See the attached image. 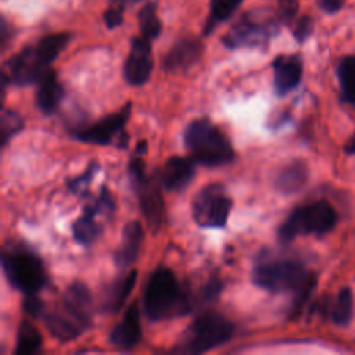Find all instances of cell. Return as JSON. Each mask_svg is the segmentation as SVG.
<instances>
[{"label": "cell", "instance_id": "obj_1", "mask_svg": "<svg viewBox=\"0 0 355 355\" xmlns=\"http://www.w3.org/2000/svg\"><path fill=\"white\" fill-rule=\"evenodd\" d=\"M143 309L153 322L187 315L191 301L175 273L165 266L157 268L143 291Z\"/></svg>", "mask_w": 355, "mask_h": 355}, {"label": "cell", "instance_id": "obj_2", "mask_svg": "<svg viewBox=\"0 0 355 355\" xmlns=\"http://www.w3.org/2000/svg\"><path fill=\"white\" fill-rule=\"evenodd\" d=\"M183 137L191 158L204 166H222L234 158L229 137L208 119L190 122Z\"/></svg>", "mask_w": 355, "mask_h": 355}, {"label": "cell", "instance_id": "obj_3", "mask_svg": "<svg viewBox=\"0 0 355 355\" xmlns=\"http://www.w3.org/2000/svg\"><path fill=\"white\" fill-rule=\"evenodd\" d=\"M315 277L302 262L284 257H259L252 270L254 283L270 293L297 294Z\"/></svg>", "mask_w": 355, "mask_h": 355}, {"label": "cell", "instance_id": "obj_4", "mask_svg": "<svg viewBox=\"0 0 355 355\" xmlns=\"http://www.w3.org/2000/svg\"><path fill=\"white\" fill-rule=\"evenodd\" d=\"M337 223L334 208L324 200L313 201L297 207L277 229L282 243H290L298 236L329 233Z\"/></svg>", "mask_w": 355, "mask_h": 355}, {"label": "cell", "instance_id": "obj_5", "mask_svg": "<svg viewBox=\"0 0 355 355\" xmlns=\"http://www.w3.org/2000/svg\"><path fill=\"white\" fill-rule=\"evenodd\" d=\"M234 327L230 320L216 312L200 315L184 331L175 351L187 354H201L227 343Z\"/></svg>", "mask_w": 355, "mask_h": 355}, {"label": "cell", "instance_id": "obj_6", "mask_svg": "<svg viewBox=\"0 0 355 355\" xmlns=\"http://www.w3.org/2000/svg\"><path fill=\"white\" fill-rule=\"evenodd\" d=\"M1 265L8 283L26 294H36L47 282L42 259L26 248L11 247L4 250Z\"/></svg>", "mask_w": 355, "mask_h": 355}, {"label": "cell", "instance_id": "obj_7", "mask_svg": "<svg viewBox=\"0 0 355 355\" xmlns=\"http://www.w3.org/2000/svg\"><path fill=\"white\" fill-rule=\"evenodd\" d=\"M279 22L270 10H251L241 15L222 42L229 49L265 46L279 32Z\"/></svg>", "mask_w": 355, "mask_h": 355}, {"label": "cell", "instance_id": "obj_8", "mask_svg": "<svg viewBox=\"0 0 355 355\" xmlns=\"http://www.w3.org/2000/svg\"><path fill=\"white\" fill-rule=\"evenodd\" d=\"M232 204V198L226 194L223 186L208 184L193 200V219L200 227L222 229L226 226Z\"/></svg>", "mask_w": 355, "mask_h": 355}, {"label": "cell", "instance_id": "obj_9", "mask_svg": "<svg viewBox=\"0 0 355 355\" xmlns=\"http://www.w3.org/2000/svg\"><path fill=\"white\" fill-rule=\"evenodd\" d=\"M49 69V64L42 58L36 46H28L6 62L3 72L8 76L10 83L28 86L39 82Z\"/></svg>", "mask_w": 355, "mask_h": 355}, {"label": "cell", "instance_id": "obj_10", "mask_svg": "<svg viewBox=\"0 0 355 355\" xmlns=\"http://www.w3.org/2000/svg\"><path fill=\"white\" fill-rule=\"evenodd\" d=\"M130 112L132 103H126L118 112L107 115L92 125L73 129L72 136L85 143L107 146L115 136H121L123 133V128L130 116Z\"/></svg>", "mask_w": 355, "mask_h": 355}, {"label": "cell", "instance_id": "obj_11", "mask_svg": "<svg viewBox=\"0 0 355 355\" xmlns=\"http://www.w3.org/2000/svg\"><path fill=\"white\" fill-rule=\"evenodd\" d=\"M115 208V202L108 193L105 187H103L98 198L94 201V204L87 205L83 211V214L75 220L72 230H73V237L78 243L82 245H89L92 244L98 234L101 233V225L97 222L96 216L108 212L111 214Z\"/></svg>", "mask_w": 355, "mask_h": 355}, {"label": "cell", "instance_id": "obj_12", "mask_svg": "<svg viewBox=\"0 0 355 355\" xmlns=\"http://www.w3.org/2000/svg\"><path fill=\"white\" fill-rule=\"evenodd\" d=\"M161 186L162 184L159 175H153L148 176L143 184L135 189V191L139 196L140 209L144 216V220L153 233H157L161 229L165 215V204L161 193Z\"/></svg>", "mask_w": 355, "mask_h": 355}, {"label": "cell", "instance_id": "obj_13", "mask_svg": "<svg viewBox=\"0 0 355 355\" xmlns=\"http://www.w3.org/2000/svg\"><path fill=\"white\" fill-rule=\"evenodd\" d=\"M153 71L151 44L146 37H133L130 42V51L123 64V76L128 83L133 86L144 85Z\"/></svg>", "mask_w": 355, "mask_h": 355}, {"label": "cell", "instance_id": "obj_14", "mask_svg": "<svg viewBox=\"0 0 355 355\" xmlns=\"http://www.w3.org/2000/svg\"><path fill=\"white\" fill-rule=\"evenodd\" d=\"M202 49V43L198 39H182L165 54L162 60V68L166 72L186 71L200 61Z\"/></svg>", "mask_w": 355, "mask_h": 355}, {"label": "cell", "instance_id": "obj_15", "mask_svg": "<svg viewBox=\"0 0 355 355\" xmlns=\"http://www.w3.org/2000/svg\"><path fill=\"white\" fill-rule=\"evenodd\" d=\"M273 85L276 94L286 96L294 90L302 78V60L297 54L279 55L273 61Z\"/></svg>", "mask_w": 355, "mask_h": 355}, {"label": "cell", "instance_id": "obj_16", "mask_svg": "<svg viewBox=\"0 0 355 355\" xmlns=\"http://www.w3.org/2000/svg\"><path fill=\"white\" fill-rule=\"evenodd\" d=\"M111 343L122 349H132L141 340V323L137 301H133L122 320L110 333Z\"/></svg>", "mask_w": 355, "mask_h": 355}, {"label": "cell", "instance_id": "obj_17", "mask_svg": "<svg viewBox=\"0 0 355 355\" xmlns=\"http://www.w3.org/2000/svg\"><path fill=\"white\" fill-rule=\"evenodd\" d=\"M194 162L186 157H171L166 159L161 173V184L168 191H182L194 176Z\"/></svg>", "mask_w": 355, "mask_h": 355}, {"label": "cell", "instance_id": "obj_18", "mask_svg": "<svg viewBox=\"0 0 355 355\" xmlns=\"http://www.w3.org/2000/svg\"><path fill=\"white\" fill-rule=\"evenodd\" d=\"M144 237L143 226L139 222H128L122 229L121 245L115 252V263L121 269H126L137 259L140 245Z\"/></svg>", "mask_w": 355, "mask_h": 355}, {"label": "cell", "instance_id": "obj_19", "mask_svg": "<svg viewBox=\"0 0 355 355\" xmlns=\"http://www.w3.org/2000/svg\"><path fill=\"white\" fill-rule=\"evenodd\" d=\"M37 83L39 89L36 92V105L44 115H51L57 111L62 101L64 87L53 69H49Z\"/></svg>", "mask_w": 355, "mask_h": 355}, {"label": "cell", "instance_id": "obj_20", "mask_svg": "<svg viewBox=\"0 0 355 355\" xmlns=\"http://www.w3.org/2000/svg\"><path fill=\"white\" fill-rule=\"evenodd\" d=\"M61 304L89 326L92 320V297L89 288L83 283L76 282L71 284L67 288Z\"/></svg>", "mask_w": 355, "mask_h": 355}, {"label": "cell", "instance_id": "obj_21", "mask_svg": "<svg viewBox=\"0 0 355 355\" xmlns=\"http://www.w3.org/2000/svg\"><path fill=\"white\" fill-rule=\"evenodd\" d=\"M308 182V166L302 161H294L284 166L275 178V189L282 194H294Z\"/></svg>", "mask_w": 355, "mask_h": 355}, {"label": "cell", "instance_id": "obj_22", "mask_svg": "<svg viewBox=\"0 0 355 355\" xmlns=\"http://www.w3.org/2000/svg\"><path fill=\"white\" fill-rule=\"evenodd\" d=\"M42 318L51 336L60 341L73 340L85 330L76 322L69 319L58 306L53 308L51 311H44Z\"/></svg>", "mask_w": 355, "mask_h": 355}, {"label": "cell", "instance_id": "obj_23", "mask_svg": "<svg viewBox=\"0 0 355 355\" xmlns=\"http://www.w3.org/2000/svg\"><path fill=\"white\" fill-rule=\"evenodd\" d=\"M136 280H137V270L133 269L130 270L129 273H126L123 277L115 280L110 290L107 291V295L104 298V309L107 312H118L125 300L130 295L135 284H136Z\"/></svg>", "mask_w": 355, "mask_h": 355}, {"label": "cell", "instance_id": "obj_24", "mask_svg": "<svg viewBox=\"0 0 355 355\" xmlns=\"http://www.w3.org/2000/svg\"><path fill=\"white\" fill-rule=\"evenodd\" d=\"M337 78L341 98L349 105L355 107V54L345 55L338 61Z\"/></svg>", "mask_w": 355, "mask_h": 355}, {"label": "cell", "instance_id": "obj_25", "mask_svg": "<svg viewBox=\"0 0 355 355\" xmlns=\"http://www.w3.org/2000/svg\"><path fill=\"white\" fill-rule=\"evenodd\" d=\"M42 348V334L28 320L21 322L17 336L15 355H32Z\"/></svg>", "mask_w": 355, "mask_h": 355}, {"label": "cell", "instance_id": "obj_26", "mask_svg": "<svg viewBox=\"0 0 355 355\" xmlns=\"http://www.w3.org/2000/svg\"><path fill=\"white\" fill-rule=\"evenodd\" d=\"M71 39H72V35L69 32L51 33L40 39L36 44V49L42 55V58L50 65L60 55V53L68 46Z\"/></svg>", "mask_w": 355, "mask_h": 355}, {"label": "cell", "instance_id": "obj_27", "mask_svg": "<svg viewBox=\"0 0 355 355\" xmlns=\"http://www.w3.org/2000/svg\"><path fill=\"white\" fill-rule=\"evenodd\" d=\"M243 0H211V12L207 19L204 35H209L218 24L227 21Z\"/></svg>", "mask_w": 355, "mask_h": 355}, {"label": "cell", "instance_id": "obj_28", "mask_svg": "<svg viewBox=\"0 0 355 355\" xmlns=\"http://www.w3.org/2000/svg\"><path fill=\"white\" fill-rule=\"evenodd\" d=\"M354 295L349 287H343L331 306V319L338 326H347L352 319Z\"/></svg>", "mask_w": 355, "mask_h": 355}, {"label": "cell", "instance_id": "obj_29", "mask_svg": "<svg viewBox=\"0 0 355 355\" xmlns=\"http://www.w3.org/2000/svg\"><path fill=\"white\" fill-rule=\"evenodd\" d=\"M139 26L141 36L150 42L159 36L162 25L157 14L155 3H147L141 7V10L139 11Z\"/></svg>", "mask_w": 355, "mask_h": 355}, {"label": "cell", "instance_id": "obj_30", "mask_svg": "<svg viewBox=\"0 0 355 355\" xmlns=\"http://www.w3.org/2000/svg\"><path fill=\"white\" fill-rule=\"evenodd\" d=\"M22 116L12 110H3L0 119V143L4 147L11 137L24 129Z\"/></svg>", "mask_w": 355, "mask_h": 355}, {"label": "cell", "instance_id": "obj_31", "mask_svg": "<svg viewBox=\"0 0 355 355\" xmlns=\"http://www.w3.org/2000/svg\"><path fill=\"white\" fill-rule=\"evenodd\" d=\"M97 171H98V165H97L96 162H92V164L87 166V169H86L82 175L73 178V179H69V180L67 182L68 189H69L72 193L79 194V196L86 194V193H87V189H89V184H90V182L93 180V176L96 175Z\"/></svg>", "mask_w": 355, "mask_h": 355}, {"label": "cell", "instance_id": "obj_32", "mask_svg": "<svg viewBox=\"0 0 355 355\" xmlns=\"http://www.w3.org/2000/svg\"><path fill=\"white\" fill-rule=\"evenodd\" d=\"M298 12V0H277L276 17L282 24H291Z\"/></svg>", "mask_w": 355, "mask_h": 355}, {"label": "cell", "instance_id": "obj_33", "mask_svg": "<svg viewBox=\"0 0 355 355\" xmlns=\"http://www.w3.org/2000/svg\"><path fill=\"white\" fill-rule=\"evenodd\" d=\"M313 31V19L309 15H302L297 19L294 29H293V36L298 43H304L312 33Z\"/></svg>", "mask_w": 355, "mask_h": 355}, {"label": "cell", "instance_id": "obj_34", "mask_svg": "<svg viewBox=\"0 0 355 355\" xmlns=\"http://www.w3.org/2000/svg\"><path fill=\"white\" fill-rule=\"evenodd\" d=\"M123 21V4H114L104 12V22L107 28L114 29Z\"/></svg>", "mask_w": 355, "mask_h": 355}, {"label": "cell", "instance_id": "obj_35", "mask_svg": "<svg viewBox=\"0 0 355 355\" xmlns=\"http://www.w3.org/2000/svg\"><path fill=\"white\" fill-rule=\"evenodd\" d=\"M24 311L32 318H40L44 313V305L36 294H26L24 300Z\"/></svg>", "mask_w": 355, "mask_h": 355}, {"label": "cell", "instance_id": "obj_36", "mask_svg": "<svg viewBox=\"0 0 355 355\" xmlns=\"http://www.w3.org/2000/svg\"><path fill=\"white\" fill-rule=\"evenodd\" d=\"M222 291V282L219 277L214 276V277H209V280L207 282V284L204 286L202 288V295L207 301L209 300H214L219 295V293Z\"/></svg>", "mask_w": 355, "mask_h": 355}, {"label": "cell", "instance_id": "obj_37", "mask_svg": "<svg viewBox=\"0 0 355 355\" xmlns=\"http://www.w3.org/2000/svg\"><path fill=\"white\" fill-rule=\"evenodd\" d=\"M345 0H318V6L326 14H336L344 6Z\"/></svg>", "mask_w": 355, "mask_h": 355}, {"label": "cell", "instance_id": "obj_38", "mask_svg": "<svg viewBox=\"0 0 355 355\" xmlns=\"http://www.w3.org/2000/svg\"><path fill=\"white\" fill-rule=\"evenodd\" d=\"M0 37H1V46L6 47L7 42L11 39V28L8 26L7 21L4 18H1V35H0Z\"/></svg>", "mask_w": 355, "mask_h": 355}, {"label": "cell", "instance_id": "obj_39", "mask_svg": "<svg viewBox=\"0 0 355 355\" xmlns=\"http://www.w3.org/2000/svg\"><path fill=\"white\" fill-rule=\"evenodd\" d=\"M345 153L348 155H355V132H354L352 137L349 139V141L345 144Z\"/></svg>", "mask_w": 355, "mask_h": 355}, {"label": "cell", "instance_id": "obj_40", "mask_svg": "<svg viewBox=\"0 0 355 355\" xmlns=\"http://www.w3.org/2000/svg\"><path fill=\"white\" fill-rule=\"evenodd\" d=\"M115 3H118V4H136V3H139V1H141V0H114Z\"/></svg>", "mask_w": 355, "mask_h": 355}]
</instances>
